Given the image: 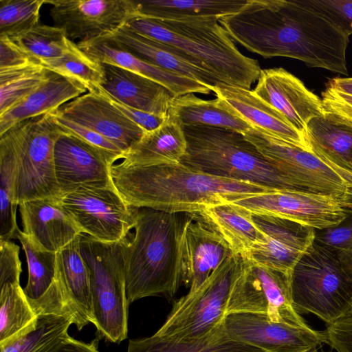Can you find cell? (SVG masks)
I'll list each match as a JSON object with an SVG mask.
<instances>
[{"label":"cell","mask_w":352,"mask_h":352,"mask_svg":"<svg viewBox=\"0 0 352 352\" xmlns=\"http://www.w3.org/2000/svg\"><path fill=\"white\" fill-rule=\"evenodd\" d=\"M219 22L232 40L265 58H292L348 75L349 36L301 0H247Z\"/></svg>","instance_id":"1"},{"label":"cell","mask_w":352,"mask_h":352,"mask_svg":"<svg viewBox=\"0 0 352 352\" xmlns=\"http://www.w3.org/2000/svg\"><path fill=\"white\" fill-rule=\"evenodd\" d=\"M113 184L131 206L169 212L197 214L216 204L274 190L247 182L208 175L181 162L111 166Z\"/></svg>","instance_id":"2"},{"label":"cell","mask_w":352,"mask_h":352,"mask_svg":"<svg viewBox=\"0 0 352 352\" xmlns=\"http://www.w3.org/2000/svg\"><path fill=\"white\" fill-rule=\"evenodd\" d=\"M183 225L177 213L139 208L135 233L123 240L129 304L148 296L170 298L182 283Z\"/></svg>","instance_id":"3"},{"label":"cell","mask_w":352,"mask_h":352,"mask_svg":"<svg viewBox=\"0 0 352 352\" xmlns=\"http://www.w3.org/2000/svg\"><path fill=\"white\" fill-rule=\"evenodd\" d=\"M216 17L177 20L135 16L124 25L182 52L219 82L250 89L258 78L257 60L245 56Z\"/></svg>","instance_id":"4"},{"label":"cell","mask_w":352,"mask_h":352,"mask_svg":"<svg viewBox=\"0 0 352 352\" xmlns=\"http://www.w3.org/2000/svg\"><path fill=\"white\" fill-rule=\"evenodd\" d=\"M183 129L187 147L179 162L188 168L273 189L301 190L270 163L243 134L206 125Z\"/></svg>","instance_id":"5"},{"label":"cell","mask_w":352,"mask_h":352,"mask_svg":"<svg viewBox=\"0 0 352 352\" xmlns=\"http://www.w3.org/2000/svg\"><path fill=\"white\" fill-rule=\"evenodd\" d=\"M294 309L330 324L352 316V274L324 247L310 245L291 273Z\"/></svg>","instance_id":"6"},{"label":"cell","mask_w":352,"mask_h":352,"mask_svg":"<svg viewBox=\"0 0 352 352\" xmlns=\"http://www.w3.org/2000/svg\"><path fill=\"white\" fill-rule=\"evenodd\" d=\"M123 240L105 243L82 233L80 241L89 270L93 324L98 338L117 344L128 333Z\"/></svg>","instance_id":"7"},{"label":"cell","mask_w":352,"mask_h":352,"mask_svg":"<svg viewBox=\"0 0 352 352\" xmlns=\"http://www.w3.org/2000/svg\"><path fill=\"white\" fill-rule=\"evenodd\" d=\"M62 130L47 113L23 120L5 133L16 157L14 203L61 195L54 166V145Z\"/></svg>","instance_id":"8"},{"label":"cell","mask_w":352,"mask_h":352,"mask_svg":"<svg viewBox=\"0 0 352 352\" xmlns=\"http://www.w3.org/2000/svg\"><path fill=\"white\" fill-rule=\"evenodd\" d=\"M243 265L241 256L228 258L197 290L174 302L155 333L176 340H190L216 330L223 323L229 297Z\"/></svg>","instance_id":"9"},{"label":"cell","mask_w":352,"mask_h":352,"mask_svg":"<svg viewBox=\"0 0 352 352\" xmlns=\"http://www.w3.org/2000/svg\"><path fill=\"white\" fill-rule=\"evenodd\" d=\"M58 201L82 233L99 241L119 242L136 224L139 208L129 205L112 182L82 185L62 193Z\"/></svg>","instance_id":"10"},{"label":"cell","mask_w":352,"mask_h":352,"mask_svg":"<svg viewBox=\"0 0 352 352\" xmlns=\"http://www.w3.org/2000/svg\"><path fill=\"white\" fill-rule=\"evenodd\" d=\"M243 258V269L232 287L226 315L258 314L276 322L309 327L293 307L291 274Z\"/></svg>","instance_id":"11"},{"label":"cell","mask_w":352,"mask_h":352,"mask_svg":"<svg viewBox=\"0 0 352 352\" xmlns=\"http://www.w3.org/2000/svg\"><path fill=\"white\" fill-rule=\"evenodd\" d=\"M261 155L300 190L341 197L351 185L313 153L252 128L243 133Z\"/></svg>","instance_id":"12"},{"label":"cell","mask_w":352,"mask_h":352,"mask_svg":"<svg viewBox=\"0 0 352 352\" xmlns=\"http://www.w3.org/2000/svg\"><path fill=\"white\" fill-rule=\"evenodd\" d=\"M54 25L71 41L107 36L138 16L134 0H46Z\"/></svg>","instance_id":"13"},{"label":"cell","mask_w":352,"mask_h":352,"mask_svg":"<svg viewBox=\"0 0 352 352\" xmlns=\"http://www.w3.org/2000/svg\"><path fill=\"white\" fill-rule=\"evenodd\" d=\"M253 214L289 219L322 230L338 225L346 212L337 197L309 192L278 189L233 201Z\"/></svg>","instance_id":"14"},{"label":"cell","mask_w":352,"mask_h":352,"mask_svg":"<svg viewBox=\"0 0 352 352\" xmlns=\"http://www.w3.org/2000/svg\"><path fill=\"white\" fill-rule=\"evenodd\" d=\"M223 324L232 340L266 352H316L326 343L324 331L276 322L258 314H229Z\"/></svg>","instance_id":"15"},{"label":"cell","mask_w":352,"mask_h":352,"mask_svg":"<svg viewBox=\"0 0 352 352\" xmlns=\"http://www.w3.org/2000/svg\"><path fill=\"white\" fill-rule=\"evenodd\" d=\"M252 219L265 240L255 245L243 256L257 263L291 274L314 243L316 230L289 219L253 214Z\"/></svg>","instance_id":"16"},{"label":"cell","mask_w":352,"mask_h":352,"mask_svg":"<svg viewBox=\"0 0 352 352\" xmlns=\"http://www.w3.org/2000/svg\"><path fill=\"white\" fill-rule=\"evenodd\" d=\"M254 93L306 137L307 124L324 113L322 102L283 68L261 69Z\"/></svg>","instance_id":"17"},{"label":"cell","mask_w":352,"mask_h":352,"mask_svg":"<svg viewBox=\"0 0 352 352\" xmlns=\"http://www.w3.org/2000/svg\"><path fill=\"white\" fill-rule=\"evenodd\" d=\"M57 111L101 135L123 153L145 132L103 96L89 92L65 103Z\"/></svg>","instance_id":"18"},{"label":"cell","mask_w":352,"mask_h":352,"mask_svg":"<svg viewBox=\"0 0 352 352\" xmlns=\"http://www.w3.org/2000/svg\"><path fill=\"white\" fill-rule=\"evenodd\" d=\"M233 255L224 239L201 221L192 219L183 225L181 241L182 283L189 293L197 290L228 258Z\"/></svg>","instance_id":"19"},{"label":"cell","mask_w":352,"mask_h":352,"mask_svg":"<svg viewBox=\"0 0 352 352\" xmlns=\"http://www.w3.org/2000/svg\"><path fill=\"white\" fill-rule=\"evenodd\" d=\"M55 173L61 194L85 184L111 182L113 165L96 148L62 131L54 151Z\"/></svg>","instance_id":"20"},{"label":"cell","mask_w":352,"mask_h":352,"mask_svg":"<svg viewBox=\"0 0 352 352\" xmlns=\"http://www.w3.org/2000/svg\"><path fill=\"white\" fill-rule=\"evenodd\" d=\"M212 91L224 107L252 128L311 152L306 137L253 90L219 82Z\"/></svg>","instance_id":"21"},{"label":"cell","mask_w":352,"mask_h":352,"mask_svg":"<svg viewBox=\"0 0 352 352\" xmlns=\"http://www.w3.org/2000/svg\"><path fill=\"white\" fill-rule=\"evenodd\" d=\"M93 60L111 64L151 78L165 87L174 97L187 94H209L213 87L146 62L105 36L76 43Z\"/></svg>","instance_id":"22"},{"label":"cell","mask_w":352,"mask_h":352,"mask_svg":"<svg viewBox=\"0 0 352 352\" xmlns=\"http://www.w3.org/2000/svg\"><path fill=\"white\" fill-rule=\"evenodd\" d=\"M19 208L23 232L47 250L57 252L82 234L58 199L28 201Z\"/></svg>","instance_id":"23"},{"label":"cell","mask_w":352,"mask_h":352,"mask_svg":"<svg viewBox=\"0 0 352 352\" xmlns=\"http://www.w3.org/2000/svg\"><path fill=\"white\" fill-rule=\"evenodd\" d=\"M102 89L112 98L131 107L167 116L174 96L159 82L122 67L100 63Z\"/></svg>","instance_id":"24"},{"label":"cell","mask_w":352,"mask_h":352,"mask_svg":"<svg viewBox=\"0 0 352 352\" xmlns=\"http://www.w3.org/2000/svg\"><path fill=\"white\" fill-rule=\"evenodd\" d=\"M310 151L352 186V124L327 111L307 124Z\"/></svg>","instance_id":"25"},{"label":"cell","mask_w":352,"mask_h":352,"mask_svg":"<svg viewBox=\"0 0 352 352\" xmlns=\"http://www.w3.org/2000/svg\"><path fill=\"white\" fill-rule=\"evenodd\" d=\"M104 36L138 58L163 69L212 87L219 82L182 52L145 37L124 25Z\"/></svg>","instance_id":"26"},{"label":"cell","mask_w":352,"mask_h":352,"mask_svg":"<svg viewBox=\"0 0 352 352\" xmlns=\"http://www.w3.org/2000/svg\"><path fill=\"white\" fill-rule=\"evenodd\" d=\"M50 71L48 78L41 86L0 115V135L23 120L56 111L87 91L76 80Z\"/></svg>","instance_id":"27"},{"label":"cell","mask_w":352,"mask_h":352,"mask_svg":"<svg viewBox=\"0 0 352 352\" xmlns=\"http://www.w3.org/2000/svg\"><path fill=\"white\" fill-rule=\"evenodd\" d=\"M80 234L56 252V263L67 296L74 323L81 330L94 322L90 274L80 248Z\"/></svg>","instance_id":"28"},{"label":"cell","mask_w":352,"mask_h":352,"mask_svg":"<svg viewBox=\"0 0 352 352\" xmlns=\"http://www.w3.org/2000/svg\"><path fill=\"white\" fill-rule=\"evenodd\" d=\"M228 244L233 255L245 256L265 236L252 219V212L233 202L209 206L197 213Z\"/></svg>","instance_id":"29"},{"label":"cell","mask_w":352,"mask_h":352,"mask_svg":"<svg viewBox=\"0 0 352 352\" xmlns=\"http://www.w3.org/2000/svg\"><path fill=\"white\" fill-rule=\"evenodd\" d=\"M182 126L169 114L157 129L146 131L122 155V162L134 165L179 162L186 151Z\"/></svg>","instance_id":"30"},{"label":"cell","mask_w":352,"mask_h":352,"mask_svg":"<svg viewBox=\"0 0 352 352\" xmlns=\"http://www.w3.org/2000/svg\"><path fill=\"white\" fill-rule=\"evenodd\" d=\"M247 0H134L138 16L166 20L221 19L237 12Z\"/></svg>","instance_id":"31"},{"label":"cell","mask_w":352,"mask_h":352,"mask_svg":"<svg viewBox=\"0 0 352 352\" xmlns=\"http://www.w3.org/2000/svg\"><path fill=\"white\" fill-rule=\"evenodd\" d=\"M168 114L182 128L206 125L230 129L242 134L252 128L224 107L218 98L203 100L194 94L175 97Z\"/></svg>","instance_id":"32"},{"label":"cell","mask_w":352,"mask_h":352,"mask_svg":"<svg viewBox=\"0 0 352 352\" xmlns=\"http://www.w3.org/2000/svg\"><path fill=\"white\" fill-rule=\"evenodd\" d=\"M126 352H266L232 340L223 323L211 333L196 340H176L153 334L130 340Z\"/></svg>","instance_id":"33"},{"label":"cell","mask_w":352,"mask_h":352,"mask_svg":"<svg viewBox=\"0 0 352 352\" xmlns=\"http://www.w3.org/2000/svg\"><path fill=\"white\" fill-rule=\"evenodd\" d=\"M74 318L58 314L37 315L16 335L0 342V352H41L59 336L67 333Z\"/></svg>","instance_id":"34"},{"label":"cell","mask_w":352,"mask_h":352,"mask_svg":"<svg viewBox=\"0 0 352 352\" xmlns=\"http://www.w3.org/2000/svg\"><path fill=\"white\" fill-rule=\"evenodd\" d=\"M16 238L21 243L26 257L28 278L23 291L33 309L46 294L54 280L56 252L43 248L20 229Z\"/></svg>","instance_id":"35"},{"label":"cell","mask_w":352,"mask_h":352,"mask_svg":"<svg viewBox=\"0 0 352 352\" xmlns=\"http://www.w3.org/2000/svg\"><path fill=\"white\" fill-rule=\"evenodd\" d=\"M0 239L16 238L17 205L14 203L16 157L12 142L4 133L0 135Z\"/></svg>","instance_id":"36"},{"label":"cell","mask_w":352,"mask_h":352,"mask_svg":"<svg viewBox=\"0 0 352 352\" xmlns=\"http://www.w3.org/2000/svg\"><path fill=\"white\" fill-rule=\"evenodd\" d=\"M50 72L48 69L37 63L0 69V115L41 86Z\"/></svg>","instance_id":"37"},{"label":"cell","mask_w":352,"mask_h":352,"mask_svg":"<svg viewBox=\"0 0 352 352\" xmlns=\"http://www.w3.org/2000/svg\"><path fill=\"white\" fill-rule=\"evenodd\" d=\"M41 65L76 80L89 93L99 94L102 89L104 74L101 63L91 58L74 42L63 56L43 60Z\"/></svg>","instance_id":"38"},{"label":"cell","mask_w":352,"mask_h":352,"mask_svg":"<svg viewBox=\"0 0 352 352\" xmlns=\"http://www.w3.org/2000/svg\"><path fill=\"white\" fill-rule=\"evenodd\" d=\"M36 316L20 283L0 286V342L18 333Z\"/></svg>","instance_id":"39"},{"label":"cell","mask_w":352,"mask_h":352,"mask_svg":"<svg viewBox=\"0 0 352 352\" xmlns=\"http://www.w3.org/2000/svg\"><path fill=\"white\" fill-rule=\"evenodd\" d=\"M11 39L38 59L41 63L43 60L63 56L69 51L74 42L67 38L63 29L40 23Z\"/></svg>","instance_id":"40"},{"label":"cell","mask_w":352,"mask_h":352,"mask_svg":"<svg viewBox=\"0 0 352 352\" xmlns=\"http://www.w3.org/2000/svg\"><path fill=\"white\" fill-rule=\"evenodd\" d=\"M46 0H0V35L15 38L38 24Z\"/></svg>","instance_id":"41"},{"label":"cell","mask_w":352,"mask_h":352,"mask_svg":"<svg viewBox=\"0 0 352 352\" xmlns=\"http://www.w3.org/2000/svg\"><path fill=\"white\" fill-rule=\"evenodd\" d=\"M346 212L345 218L338 225L316 230L314 242L331 252L352 274V212Z\"/></svg>","instance_id":"42"},{"label":"cell","mask_w":352,"mask_h":352,"mask_svg":"<svg viewBox=\"0 0 352 352\" xmlns=\"http://www.w3.org/2000/svg\"><path fill=\"white\" fill-rule=\"evenodd\" d=\"M58 126L101 151L111 164L122 159L123 151L94 131L62 116L57 110L50 113Z\"/></svg>","instance_id":"43"},{"label":"cell","mask_w":352,"mask_h":352,"mask_svg":"<svg viewBox=\"0 0 352 352\" xmlns=\"http://www.w3.org/2000/svg\"><path fill=\"white\" fill-rule=\"evenodd\" d=\"M302 3L341 30L352 34V0H301Z\"/></svg>","instance_id":"44"},{"label":"cell","mask_w":352,"mask_h":352,"mask_svg":"<svg viewBox=\"0 0 352 352\" xmlns=\"http://www.w3.org/2000/svg\"><path fill=\"white\" fill-rule=\"evenodd\" d=\"M19 246L10 240L0 239V286L20 283L22 272Z\"/></svg>","instance_id":"45"},{"label":"cell","mask_w":352,"mask_h":352,"mask_svg":"<svg viewBox=\"0 0 352 352\" xmlns=\"http://www.w3.org/2000/svg\"><path fill=\"white\" fill-rule=\"evenodd\" d=\"M30 63L41 64L23 47L7 36L0 35V69Z\"/></svg>","instance_id":"46"},{"label":"cell","mask_w":352,"mask_h":352,"mask_svg":"<svg viewBox=\"0 0 352 352\" xmlns=\"http://www.w3.org/2000/svg\"><path fill=\"white\" fill-rule=\"evenodd\" d=\"M98 95H100L106 98L111 104L142 128L145 132L157 129L163 124L167 116L150 113L131 107L112 98L105 92L103 89H102L101 91Z\"/></svg>","instance_id":"47"},{"label":"cell","mask_w":352,"mask_h":352,"mask_svg":"<svg viewBox=\"0 0 352 352\" xmlns=\"http://www.w3.org/2000/svg\"><path fill=\"white\" fill-rule=\"evenodd\" d=\"M326 343L337 352H352V316L327 325Z\"/></svg>","instance_id":"48"},{"label":"cell","mask_w":352,"mask_h":352,"mask_svg":"<svg viewBox=\"0 0 352 352\" xmlns=\"http://www.w3.org/2000/svg\"><path fill=\"white\" fill-rule=\"evenodd\" d=\"M321 100L325 111L352 124V96L327 87L322 92Z\"/></svg>","instance_id":"49"},{"label":"cell","mask_w":352,"mask_h":352,"mask_svg":"<svg viewBox=\"0 0 352 352\" xmlns=\"http://www.w3.org/2000/svg\"><path fill=\"white\" fill-rule=\"evenodd\" d=\"M41 352H99L98 341L85 343L69 336L68 332L59 336Z\"/></svg>","instance_id":"50"},{"label":"cell","mask_w":352,"mask_h":352,"mask_svg":"<svg viewBox=\"0 0 352 352\" xmlns=\"http://www.w3.org/2000/svg\"><path fill=\"white\" fill-rule=\"evenodd\" d=\"M327 87L352 96V78H335L331 79Z\"/></svg>","instance_id":"51"},{"label":"cell","mask_w":352,"mask_h":352,"mask_svg":"<svg viewBox=\"0 0 352 352\" xmlns=\"http://www.w3.org/2000/svg\"><path fill=\"white\" fill-rule=\"evenodd\" d=\"M338 199L346 211L352 212V186L349 187L345 193Z\"/></svg>","instance_id":"52"}]
</instances>
